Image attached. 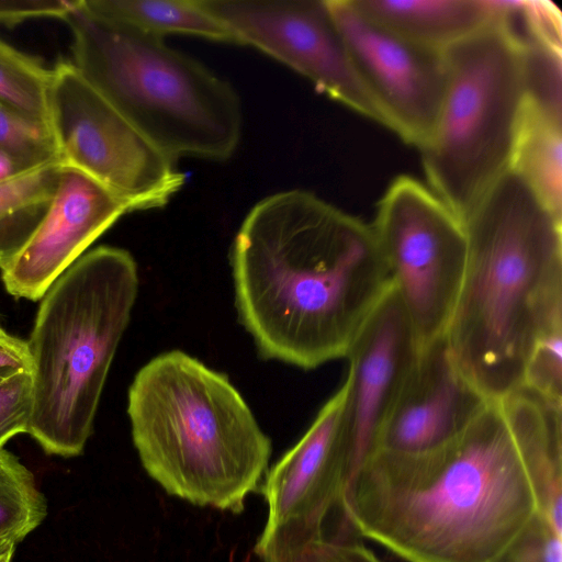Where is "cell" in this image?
I'll return each instance as SVG.
<instances>
[{
  "label": "cell",
  "mask_w": 562,
  "mask_h": 562,
  "mask_svg": "<svg viewBox=\"0 0 562 562\" xmlns=\"http://www.w3.org/2000/svg\"><path fill=\"white\" fill-rule=\"evenodd\" d=\"M18 542L9 537H0V558L9 552H15Z\"/></svg>",
  "instance_id": "obj_30"
},
{
  "label": "cell",
  "mask_w": 562,
  "mask_h": 562,
  "mask_svg": "<svg viewBox=\"0 0 562 562\" xmlns=\"http://www.w3.org/2000/svg\"><path fill=\"white\" fill-rule=\"evenodd\" d=\"M0 149L21 169L59 161L50 126L0 102Z\"/></svg>",
  "instance_id": "obj_23"
},
{
  "label": "cell",
  "mask_w": 562,
  "mask_h": 562,
  "mask_svg": "<svg viewBox=\"0 0 562 562\" xmlns=\"http://www.w3.org/2000/svg\"><path fill=\"white\" fill-rule=\"evenodd\" d=\"M418 352L416 334L392 286L346 357L350 477L374 452L379 432Z\"/></svg>",
  "instance_id": "obj_14"
},
{
  "label": "cell",
  "mask_w": 562,
  "mask_h": 562,
  "mask_svg": "<svg viewBox=\"0 0 562 562\" xmlns=\"http://www.w3.org/2000/svg\"><path fill=\"white\" fill-rule=\"evenodd\" d=\"M487 401L456 367L441 336L419 349L374 452L417 454L436 449L462 432Z\"/></svg>",
  "instance_id": "obj_15"
},
{
  "label": "cell",
  "mask_w": 562,
  "mask_h": 562,
  "mask_svg": "<svg viewBox=\"0 0 562 562\" xmlns=\"http://www.w3.org/2000/svg\"><path fill=\"white\" fill-rule=\"evenodd\" d=\"M236 44L252 46L308 79L318 91L383 125L327 0H200Z\"/></svg>",
  "instance_id": "obj_10"
},
{
  "label": "cell",
  "mask_w": 562,
  "mask_h": 562,
  "mask_svg": "<svg viewBox=\"0 0 562 562\" xmlns=\"http://www.w3.org/2000/svg\"><path fill=\"white\" fill-rule=\"evenodd\" d=\"M364 19L415 45L445 52L501 21L504 0H348Z\"/></svg>",
  "instance_id": "obj_16"
},
{
  "label": "cell",
  "mask_w": 562,
  "mask_h": 562,
  "mask_svg": "<svg viewBox=\"0 0 562 562\" xmlns=\"http://www.w3.org/2000/svg\"><path fill=\"white\" fill-rule=\"evenodd\" d=\"M347 397L345 379L301 439L267 472L261 485L268 504L262 537L316 539L339 507L351 474Z\"/></svg>",
  "instance_id": "obj_12"
},
{
  "label": "cell",
  "mask_w": 562,
  "mask_h": 562,
  "mask_svg": "<svg viewBox=\"0 0 562 562\" xmlns=\"http://www.w3.org/2000/svg\"><path fill=\"white\" fill-rule=\"evenodd\" d=\"M229 262L259 356L304 370L346 358L392 289L371 224L301 189L251 207Z\"/></svg>",
  "instance_id": "obj_2"
},
{
  "label": "cell",
  "mask_w": 562,
  "mask_h": 562,
  "mask_svg": "<svg viewBox=\"0 0 562 562\" xmlns=\"http://www.w3.org/2000/svg\"><path fill=\"white\" fill-rule=\"evenodd\" d=\"M27 170V169H26ZM23 171L20 166L3 150L0 149V181Z\"/></svg>",
  "instance_id": "obj_29"
},
{
  "label": "cell",
  "mask_w": 562,
  "mask_h": 562,
  "mask_svg": "<svg viewBox=\"0 0 562 562\" xmlns=\"http://www.w3.org/2000/svg\"><path fill=\"white\" fill-rule=\"evenodd\" d=\"M126 411L140 463L168 494L243 512L272 446L226 374L182 350L162 352L136 372Z\"/></svg>",
  "instance_id": "obj_4"
},
{
  "label": "cell",
  "mask_w": 562,
  "mask_h": 562,
  "mask_svg": "<svg viewBox=\"0 0 562 562\" xmlns=\"http://www.w3.org/2000/svg\"><path fill=\"white\" fill-rule=\"evenodd\" d=\"M356 536L348 524L338 521L311 540L260 536L255 552L263 562H382Z\"/></svg>",
  "instance_id": "obj_21"
},
{
  "label": "cell",
  "mask_w": 562,
  "mask_h": 562,
  "mask_svg": "<svg viewBox=\"0 0 562 562\" xmlns=\"http://www.w3.org/2000/svg\"><path fill=\"white\" fill-rule=\"evenodd\" d=\"M327 3L383 126L419 149L431 135L443 99L445 53L385 31L355 11L348 0Z\"/></svg>",
  "instance_id": "obj_11"
},
{
  "label": "cell",
  "mask_w": 562,
  "mask_h": 562,
  "mask_svg": "<svg viewBox=\"0 0 562 562\" xmlns=\"http://www.w3.org/2000/svg\"><path fill=\"white\" fill-rule=\"evenodd\" d=\"M63 166L53 161L0 181V270L15 256L45 215Z\"/></svg>",
  "instance_id": "obj_19"
},
{
  "label": "cell",
  "mask_w": 562,
  "mask_h": 562,
  "mask_svg": "<svg viewBox=\"0 0 562 562\" xmlns=\"http://www.w3.org/2000/svg\"><path fill=\"white\" fill-rule=\"evenodd\" d=\"M522 386L562 404V327L537 341L525 368Z\"/></svg>",
  "instance_id": "obj_25"
},
{
  "label": "cell",
  "mask_w": 562,
  "mask_h": 562,
  "mask_svg": "<svg viewBox=\"0 0 562 562\" xmlns=\"http://www.w3.org/2000/svg\"><path fill=\"white\" fill-rule=\"evenodd\" d=\"M509 169L562 218V109L526 95Z\"/></svg>",
  "instance_id": "obj_17"
},
{
  "label": "cell",
  "mask_w": 562,
  "mask_h": 562,
  "mask_svg": "<svg viewBox=\"0 0 562 562\" xmlns=\"http://www.w3.org/2000/svg\"><path fill=\"white\" fill-rule=\"evenodd\" d=\"M443 53L447 86L419 151L428 188L463 223L510 167L527 95L525 49L504 16Z\"/></svg>",
  "instance_id": "obj_7"
},
{
  "label": "cell",
  "mask_w": 562,
  "mask_h": 562,
  "mask_svg": "<svg viewBox=\"0 0 562 562\" xmlns=\"http://www.w3.org/2000/svg\"><path fill=\"white\" fill-rule=\"evenodd\" d=\"M138 270L130 251L99 246L41 299L26 342L33 379L27 430L50 456H80L134 308Z\"/></svg>",
  "instance_id": "obj_5"
},
{
  "label": "cell",
  "mask_w": 562,
  "mask_h": 562,
  "mask_svg": "<svg viewBox=\"0 0 562 562\" xmlns=\"http://www.w3.org/2000/svg\"><path fill=\"white\" fill-rule=\"evenodd\" d=\"M4 367L31 369V359L25 340L0 327V369Z\"/></svg>",
  "instance_id": "obj_28"
},
{
  "label": "cell",
  "mask_w": 562,
  "mask_h": 562,
  "mask_svg": "<svg viewBox=\"0 0 562 562\" xmlns=\"http://www.w3.org/2000/svg\"><path fill=\"white\" fill-rule=\"evenodd\" d=\"M128 212L105 187L63 167L45 215L1 270L5 291L15 299L41 300L54 281Z\"/></svg>",
  "instance_id": "obj_13"
},
{
  "label": "cell",
  "mask_w": 562,
  "mask_h": 562,
  "mask_svg": "<svg viewBox=\"0 0 562 562\" xmlns=\"http://www.w3.org/2000/svg\"><path fill=\"white\" fill-rule=\"evenodd\" d=\"M52 69L0 38V102L49 125Z\"/></svg>",
  "instance_id": "obj_22"
},
{
  "label": "cell",
  "mask_w": 562,
  "mask_h": 562,
  "mask_svg": "<svg viewBox=\"0 0 562 562\" xmlns=\"http://www.w3.org/2000/svg\"><path fill=\"white\" fill-rule=\"evenodd\" d=\"M81 7L100 21L156 38L183 34L235 43L200 0H81Z\"/></svg>",
  "instance_id": "obj_18"
},
{
  "label": "cell",
  "mask_w": 562,
  "mask_h": 562,
  "mask_svg": "<svg viewBox=\"0 0 562 562\" xmlns=\"http://www.w3.org/2000/svg\"><path fill=\"white\" fill-rule=\"evenodd\" d=\"M33 411V379L27 367L0 369V449L14 436L27 434Z\"/></svg>",
  "instance_id": "obj_24"
},
{
  "label": "cell",
  "mask_w": 562,
  "mask_h": 562,
  "mask_svg": "<svg viewBox=\"0 0 562 562\" xmlns=\"http://www.w3.org/2000/svg\"><path fill=\"white\" fill-rule=\"evenodd\" d=\"M371 226L420 349L443 336L453 312L468 256L464 224L404 175L386 188Z\"/></svg>",
  "instance_id": "obj_9"
},
{
  "label": "cell",
  "mask_w": 562,
  "mask_h": 562,
  "mask_svg": "<svg viewBox=\"0 0 562 562\" xmlns=\"http://www.w3.org/2000/svg\"><path fill=\"white\" fill-rule=\"evenodd\" d=\"M495 562H562V532L537 512Z\"/></svg>",
  "instance_id": "obj_26"
},
{
  "label": "cell",
  "mask_w": 562,
  "mask_h": 562,
  "mask_svg": "<svg viewBox=\"0 0 562 562\" xmlns=\"http://www.w3.org/2000/svg\"><path fill=\"white\" fill-rule=\"evenodd\" d=\"M63 20L77 69L162 153L176 161L234 155L243 113L227 80L165 40L95 19L81 0Z\"/></svg>",
  "instance_id": "obj_6"
},
{
  "label": "cell",
  "mask_w": 562,
  "mask_h": 562,
  "mask_svg": "<svg viewBox=\"0 0 562 562\" xmlns=\"http://www.w3.org/2000/svg\"><path fill=\"white\" fill-rule=\"evenodd\" d=\"M0 327H1V325H0Z\"/></svg>",
  "instance_id": "obj_32"
},
{
  "label": "cell",
  "mask_w": 562,
  "mask_h": 562,
  "mask_svg": "<svg viewBox=\"0 0 562 562\" xmlns=\"http://www.w3.org/2000/svg\"><path fill=\"white\" fill-rule=\"evenodd\" d=\"M79 0H0V23L15 25L36 18L64 19Z\"/></svg>",
  "instance_id": "obj_27"
},
{
  "label": "cell",
  "mask_w": 562,
  "mask_h": 562,
  "mask_svg": "<svg viewBox=\"0 0 562 562\" xmlns=\"http://www.w3.org/2000/svg\"><path fill=\"white\" fill-rule=\"evenodd\" d=\"M14 552H9L0 558V562H12Z\"/></svg>",
  "instance_id": "obj_31"
},
{
  "label": "cell",
  "mask_w": 562,
  "mask_h": 562,
  "mask_svg": "<svg viewBox=\"0 0 562 562\" xmlns=\"http://www.w3.org/2000/svg\"><path fill=\"white\" fill-rule=\"evenodd\" d=\"M47 509L33 472L14 453L0 449V537L21 542L45 520Z\"/></svg>",
  "instance_id": "obj_20"
},
{
  "label": "cell",
  "mask_w": 562,
  "mask_h": 562,
  "mask_svg": "<svg viewBox=\"0 0 562 562\" xmlns=\"http://www.w3.org/2000/svg\"><path fill=\"white\" fill-rule=\"evenodd\" d=\"M337 510L407 562H495L539 512L521 398L488 400L436 449L372 453Z\"/></svg>",
  "instance_id": "obj_1"
},
{
  "label": "cell",
  "mask_w": 562,
  "mask_h": 562,
  "mask_svg": "<svg viewBox=\"0 0 562 562\" xmlns=\"http://www.w3.org/2000/svg\"><path fill=\"white\" fill-rule=\"evenodd\" d=\"M49 126L63 167L115 194L130 212L164 207L186 176L77 69L58 61L48 93Z\"/></svg>",
  "instance_id": "obj_8"
},
{
  "label": "cell",
  "mask_w": 562,
  "mask_h": 562,
  "mask_svg": "<svg viewBox=\"0 0 562 562\" xmlns=\"http://www.w3.org/2000/svg\"><path fill=\"white\" fill-rule=\"evenodd\" d=\"M468 256L443 334L487 400L522 386L537 341L562 327V218L508 169L463 222Z\"/></svg>",
  "instance_id": "obj_3"
}]
</instances>
